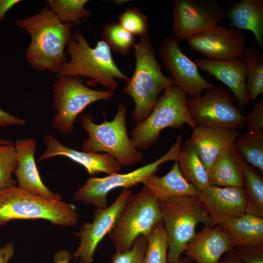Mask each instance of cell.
<instances>
[{
	"label": "cell",
	"mask_w": 263,
	"mask_h": 263,
	"mask_svg": "<svg viewBox=\"0 0 263 263\" xmlns=\"http://www.w3.org/2000/svg\"><path fill=\"white\" fill-rule=\"evenodd\" d=\"M179 42L173 36L165 37L158 50L162 63L175 85L190 98L198 97L203 91L215 88V86L201 75L194 62L181 51Z\"/></svg>",
	"instance_id": "13"
},
{
	"label": "cell",
	"mask_w": 263,
	"mask_h": 263,
	"mask_svg": "<svg viewBox=\"0 0 263 263\" xmlns=\"http://www.w3.org/2000/svg\"><path fill=\"white\" fill-rule=\"evenodd\" d=\"M16 23L31 37L25 54L30 66L57 74L67 61L64 50L72 36L73 26L62 23L48 6Z\"/></svg>",
	"instance_id": "1"
},
{
	"label": "cell",
	"mask_w": 263,
	"mask_h": 263,
	"mask_svg": "<svg viewBox=\"0 0 263 263\" xmlns=\"http://www.w3.org/2000/svg\"><path fill=\"white\" fill-rule=\"evenodd\" d=\"M17 166V154L14 144H0V190L16 186L12 178Z\"/></svg>",
	"instance_id": "34"
},
{
	"label": "cell",
	"mask_w": 263,
	"mask_h": 263,
	"mask_svg": "<svg viewBox=\"0 0 263 263\" xmlns=\"http://www.w3.org/2000/svg\"><path fill=\"white\" fill-rule=\"evenodd\" d=\"M198 199L215 226L245 213L242 187L209 186L200 192Z\"/></svg>",
	"instance_id": "16"
},
{
	"label": "cell",
	"mask_w": 263,
	"mask_h": 263,
	"mask_svg": "<svg viewBox=\"0 0 263 263\" xmlns=\"http://www.w3.org/2000/svg\"><path fill=\"white\" fill-rule=\"evenodd\" d=\"M162 220L158 200L144 186L136 194H132L108 233L115 252L129 250L137 237H147L154 225Z\"/></svg>",
	"instance_id": "8"
},
{
	"label": "cell",
	"mask_w": 263,
	"mask_h": 263,
	"mask_svg": "<svg viewBox=\"0 0 263 263\" xmlns=\"http://www.w3.org/2000/svg\"><path fill=\"white\" fill-rule=\"evenodd\" d=\"M20 1L19 0H0V21L5 19V15L9 10Z\"/></svg>",
	"instance_id": "40"
},
{
	"label": "cell",
	"mask_w": 263,
	"mask_h": 263,
	"mask_svg": "<svg viewBox=\"0 0 263 263\" xmlns=\"http://www.w3.org/2000/svg\"><path fill=\"white\" fill-rule=\"evenodd\" d=\"M143 183L159 201L183 196L198 198L200 194V192L184 178L177 161L164 176L159 177L152 174Z\"/></svg>",
	"instance_id": "23"
},
{
	"label": "cell",
	"mask_w": 263,
	"mask_h": 263,
	"mask_svg": "<svg viewBox=\"0 0 263 263\" xmlns=\"http://www.w3.org/2000/svg\"><path fill=\"white\" fill-rule=\"evenodd\" d=\"M245 164L234 145L227 147L218 156L208 172L210 186L242 187Z\"/></svg>",
	"instance_id": "22"
},
{
	"label": "cell",
	"mask_w": 263,
	"mask_h": 263,
	"mask_svg": "<svg viewBox=\"0 0 263 263\" xmlns=\"http://www.w3.org/2000/svg\"><path fill=\"white\" fill-rule=\"evenodd\" d=\"M72 258V254L68 251L61 249L54 255V263H69Z\"/></svg>",
	"instance_id": "41"
},
{
	"label": "cell",
	"mask_w": 263,
	"mask_h": 263,
	"mask_svg": "<svg viewBox=\"0 0 263 263\" xmlns=\"http://www.w3.org/2000/svg\"><path fill=\"white\" fill-rule=\"evenodd\" d=\"M43 142L45 151L38 158V161L56 156L66 157L83 167L91 175L103 172L108 175L118 173L121 167L110 155L96 152L79 151L68 148L59 142L53 135L46 134Z\"/></svg>",
	"instance_id": "20"
},
{
	"label": "cell",
	"mask_w": 263,
	"mask_h": 263,
	"mask_svg": "<svg viewBox=\"0 0 263 263\" xmlns=\"http://www.w3.org/2000/svg\"><path fill=\"white\" fill-rule=\"evenodd\" d=\"M14 244L9 242L0 248V263H8L14 254Z\"/></svg>",
	"instance_id": "39"
},
{
	"label": "cell",
	"mask_w": 263,
	"mask_h": 263,
	"mask_svg": "<svg viewBox=\"0 0 263 263\" xmlns=\"http://www.w3.org/2000/svg\"><path fill=\"white\" fill-rule=\"evenodd\" d=\"M245 125L247 131L258 132L263 130V96L252 107L245 115Z\"/></svg>",
	"instance_id": "36"
},
{
	"label": "cell",
	"mask_w": 263,
	"mask_h": 263,
	"mask_svg": "<svg viewBox=\"0 0 263 263\" xmlns=\"http://www.w3.org/2000/svg\"><path fill=\"white\" fill-rule=\"evenodd\" d=\"M189 47L207 58L224 60L243 57L246 48L242 31L217 25L187 39Z\"/></svg>",
	"instance_id": "15"
},
{
	"label": "cell",
	"mask_w": 263,
	"mask_h": 263,
	"mask_svg": "<svg viewBox=\"0 0 263 263\" xmlns=\"http://www.w3.org/2000/svg\"><path fill=\"white\" fill-rule=\"evenodd\" d=\"M102 40L111 51L126 56L135 44L136 37L123 28L117 22H108L103 27Z\"/></svg>",
	"instance_id": "32"
},
{
	"label": "cell",
	"mask_w": 263,
	"mask_h": 263,
	"mask_svg": "<svg viewBox=\"0 0 263 263\" xmlns=\"http://www.w3.org/2000/svg\"><path fill=\"white\" fill-rule=\"evenodd\" d=\"M66 47L70 56L57 74V76H82L91 79L114 92L118 87L116 78L128 81L129 77L117 67L112 51L102 40L92 48L79 30H75Z\"/></svg>",
	"instance_id": "3"
},
{
	"label": "cell",
	"mask_w": 263,
	"mask_h": 263,
	"mask_svg": "<svg viewBox=\"0 0 263 263\" xmlns=\"http://www.w3.org/2000/svg\"><path fill=\"white\" fill-rule=\"evenodd\" d=\"M230 25L252 32L259 47L263 46V0H242L226 10Z\"/></svg>",
	"instance_id": "24"
},
{
	"label": "cell",
	"mask_w": 263,
	"mask_h": 263,
	"mask_svg": "<svg viewBox=\"0 0 263 263\" xmlns=\"http://www.w3.org/2000/svg\"><path fill=\"white\" fill-rule=\"evenodd\" d=\"M118 23L134 36L142 37L150 28L148 17L138 7L126 9L118 15Z\"/></svg>",
	"instance_id": "33"
},
{
	"label": "cell",
	"mask_w": 263,
	"mask_h": 263,
	"mask_svg": "<svg viewBox=\"0 0 263 263\" xmlns=\"http://www.w3.org/2000/svg\"><path fill=\"white\" fill-rule=\"evenodd\" d=\"M159 202L169 239L168 260L170 263L181 256L198 224L215 225L197 198L183 196Z\"/></svg>",
	"instance_id": "7"
},
{
	"label": "cell",
	"mask_w": 263,
	"mask_h": 263,
	"mask_svg": "<svg viewBox=\"0 0 263 263\" xmlns=\"http://www.w3.org/2000/svg\"><path fill=\"white\" fill-rule=\"evenodd\" d=\"M187 95L176 85L165 90L147 118L130 132L132 146L137 150L150 148L166 128L181 129L185 124L195 128L197 125L189 113Z\"/></svg>",
	"instance_id": "6"
},
{
	"label": "cell",
	"mask_w": 263,
	"mask_h": 263,
	"mask_svg": "<svg viewBox=\"0 0 263 263\" xmlns=\"http://www.w3.org/2000/svg\"><path fill=\"white\" fill-rule=\"evenodd\" d=\"M233 252L244 263H263V245L237 248Z\"/></svg>",
	"instance_id": "37"
},
{
	"label": "cell",
	"mask_w": 263,
	"mask_h": 263,
	"mask_svg": "<svg viewBox=\"0 0 263 263\" xmlns=\"http://www.w3.org/2000/svg\"><path fill=\"white\" fill-rule=\"evenodd\" d=\"M177 161L184 178L197 190L210 186L208 172L190 139L184 142Z\"/></svg>",
	"instance_id": "26"
},
{
	"label": "cell",
	"mask_w": 263,
	"mask_h": 263,
	"mask_svg": "<svg viewBox=\"0 0 263 263\" xmlns=\"http://www.w3.org/2000/svg\"><path fill=\"white\" fill-rule=\"evenodd\" d=\"M233 250L226 253V254L220 259L218 263H244L236 257Z\"/></svg>",
	"instance_id": "42"
},
{
	"label": "cell",
	"mask_w": 263,
	"mask_h": 263,
	"mask_svg": "<svg viewBox=\"0 0 263 263\" xmlns=\"http://www.w3.org/2000/svg\"><path fill=\"white\" fill-rule=\"evenodd\" d=\"M192 129L189 139L207 172L221 151L233 145L240 134L236 129L200 125Z\"/></svg>",
	"instance_id": "21"
},
{
	"label": "cell",
	"mask_w": 263,
	"mask_h": 263,
	"mask_svg": "<svg viewBox=\"0 0 263 263\" xmlns=\"http://www.w3.org/2000/svg\"><path fill=\"white\" fill-rule=\"evenodd\" d=\"M88 0H48V7L63 23L73 26L90 17L92 12L85 8Z\"/></svg>",
	"instance_id": "30"
},
{
	"label": "cell",
	"mask_w": 263,
	"mask_h": 263,
	"mask_svg": "<svg viewBox=\"0 0 263 263\" xmlns=\"http://www.w3.org/2000/svg\"><path fill=\"white\" fill-rule=\"evenodd\" d=\"M126 113V106L120 103L114 118L111 121L105 120L97 124L94 122L92 114H83L81 122L88 136L83 142V150L105 152L114 158L121 168L140 163L144 156L132 145L127 130Z\"/></svg>",
	"instance_id": "5"
},
{
	"label": "cell",
	"mask_w": 263,
	"mask_h": 263,
	"mask_svg": "<svg viewBox=\"0 0 263 263\" xmlns=\"http://www.w3.org/2000/svg\"><path fill=\"white\" fill-rule=\"evenodd\" d=\"M133 48L135 60L134 73L127 81L122 93L134 101L135 106L131 117L137 124L149 115L159 94L175 84L171 77L162 73L148 33L140 37Z\"/></svg>",
	"instance_id": "2"
},
{
	"label": "cell",
	"mask_w": 263,
	"mask_h": 263,
	"mask_svg": "<svg viewBox=\"0 0 263 263\" xmlns=\"http://www.w3.org/2000/svg\"><path fill=\"white\" fill-rule=\"evenodd\" d=\"M226 17L215 0H176L172 10L173 36L179 41L205 31Z\"/></svg>",
	"instance_id": "12"
},
{
	"label": "cell",
	"mask_w": 263,
	"mask_h": 263,
	"mask_svg": "<svg viewBox=\"0 0 263 263\" xmlns=\"http://www.w3.org/2000/svg\"><path fill=\"white\" fill-rule=\"evenodd\" d=\"M182 134L178 135L169 150L155 161L125 174L118 173L104 177H90L74 194L75 201L93 204L97 208L107 207V194L118 188H129L143 183L159 170V166L168 161H177L182 145Z\"/></svg>",
	"instance_id": "10"
},
{
	"label": "cell",
	"mask_w": 263,
	"mask_h": 263,
	"mask_svg": "<svg viewBox=\"0 0 263 263\" xmlns=\"http://www.w3.org/2000/svg\"><path fill=\"white\" fill-rule=\"evenodd\" d=\"M220 225L230 235L236 248L263 245V218L245 213Z\"/></svg>",
	"instance_id": "25"
},
{
	"label": "cell",
	"mask_w": 263,
	"mask_h": 263,
	"mask_svg": "<svg viewBox=\"0 0 263 263\" xmlns=\"http://www.w3.org/2000/svg\"><path fill=\"white\" fill-rule=\"evenodd\" d=\"M194 62L198 68L215 76L231 90L241 111L247 107L250 102L245 88L247 67L243 57L224 60L198 58Z\"/></svg>",
	"instance_id": "19"
},
{
	"label": "cell",
	"mask_w": 263,
	"mask_h": 263,
	"mask_svg": "<svg viewBox=\"0 0 263 263\" xmlns=\"http://www.w3.org/2000/svg\"><path fill=\"white\" fill-rule=\"evenodd\" d=\"M243 58L247 67L246 94L250 102L263 94V55L256 47H246Z\"/></svg>",
	"instance_id": "28"
},
{
	"label": "cell",
	"mask_w": 263,
	"mask_h": 263,
	"mask_svg": "<svg viewBox=\"0 0 263 263\" xmlns=\"http://www.w3.org/2000/svg\"><path fill=\"white\" fill-rule=\"evenodd\" d=\"M147 243V237L139 236L129 250L123 253L115 252L111 257L112 263H142Z\"/></svg>",
	"instance_id": "35"
},
{
	"label": "cell",
	"mask_w": 263,
	"mask_h": 263,
	"mask_svg": "<svg viewBox=\"0 0 263 263\" xmlns=\"http://www.w3.org/2000/svg\"><path fill=\"white\" fill-rule=\"evenodd\" d=\"M17 154L15 170L18 187L46 199L61 201V196L51 191L43 183L35 161L37 142L34 138L18 139L14 144Z\"/></svg>",
	"instance_id": "17"
},
{
	"label": "cell",
	"mask_w": 263,
	"mask_h": 263,
	"mask_svg": "<svg viewBox=\"0 0 263 263\" xmlns=\"http://www.w3.org/2000/svg\"><path fill=\"white\" fill-rule=\"evenodd\" d=\"M13 144V143H12V142L10 141L6 140H2V139H0V144L6 145V144Z\"/></svg>",
	"instance_id": "45"
},
{
	"label": "cell",
	"mask_w": 263,
	"mask_h": 263,
	"mask_svg": "<svg viewBox=\"0 0 263 263\" xmlns=\"http://www.w3.org/2000/svg\"><path fill=\"white\" fill-rule=\"evenodd\" d=\"M245 200V213L263 218V179L252 166L245 164L242 187Z\"/></svg>",
	"instance_id": "27"
},
{
	"label": "cell",
	"mask_w": 263,
	"mask_h": 263,
	"mask_svg": "<svg viewBox=\"0 0 263 263\" xmlns=\"http://www.w3.org/2000/svg\"><path fill=\"white\" fill-rule=\"evenodd\" d=\"M78 218L73 204L49 200L17 186L0 190V227L16 219H42L70 227L76 225Z\"/></svg>",
	"instance_id": "4"
},
{
	"label": "cell",
	"mask_w": 263,
	"mask_h": 263,
	"mask_svg": "<svg viewBox=\"0 0 263 263\" xmlns=\"http://www.w3.org/2000/svg\"><path fill=\"white\" fill-rule=\"evenodd\" d=\"M235 248L230 235L221 225L205 226L196 232L183 252L196 263H218L222 255Z\"/></svg>",
	"instance_id": "18"
},
{
	"label": "cell",
	"mask_w": 263,
	"mask_h": 263,
	"mask_svg": "<svg viewBox=\"0 0 263 263\" xmlns=\"http://www.w3.org/2000/svg\"><path fill=\"white\" fill-rule=\"evenodd\" d=\"M132 191L124 188L115 201L109 207L97 208L92 222L83 223L75 235L80 239V244L72 258L80 263H93L98 244L113 227L122 208Z\"/></svg>",
	"instance_id": "14"
},
{
	"label": "cell",
	"mask_w": 263,
	"mask_h": 263,
	"mask_svg": "<svg viewBox=\"0 0 263 263\" xmlns=\"http://www.w3.org/2000/svg\"><path fill=\"white\" fill-rule=\"evenodd\" d=\"M27 121L13 116L0 108V127H5L10 125H24Z\"/></svg>",
	"instance_id": "38"
},
{
	"label": "cell",
	"mask_w": 263,
	"mask_h": 263,
	"mask_svg": "<svg viewBox=\"0 0 263 263\" xmlns=\"http://www.w3.org/2000/svg\"><path fill=\"white\" fill-rule=\"evenodd\" d=\"M130 0H113L114 3L117 4V5H122L125 3L128 2Z\"/></svg>",
	"instance_id": "44"
},
{
	"label": "cell",
	"mask_w": 263,
	"mask_h": 263,
	"mask_svg": "<svg viewBox=\"0 0 263 263\" xmlns=\"http://www.w3.org/2000/svg\"><path fill=\"white\" fill-rule=\"evenodd\" d=\"M234 146L246 164L263 171V130L239 134Z\"/></svg>",
	"instance_id": "29"
},
{
	"label": "cell",
	"mask_w": 263,
	"mask_h": 263,
	"mask_svg": "<svg viewBox=\"0 0 263 263\" xmlns=\"http://www.w3.org/2000/svg\"><path fill=\"white\" fill-rule=\"evenodd\" d=\"M82 76H57L53 85V106L57 113L52 120L54 129L63 134L71 133L77 115L89 105L110 100L113 92L97 91L84 84Z\"/></svg>",
	"instance_id": "9"
},
{
	"label": "cell",
	"mask_w": 263,
	"mask_h": 263,
	"mask_svg": "<svg viewBox=\"0 0 263 263\" xmlns=\"http://www.w3.org/2000/svg\"><path fill=\"white\" fill-rule=\"evenodd\" d=\"M147 242L142 263H169V239L162 220L154 225L147 237Z\"/></svg>",
	"instance_id": "31"
},
{
	"label": "cell",
	"mask_w": 263,
	"mask_h": 263,
	"mask_svg": "<svg viewBox=\"0 0 263 263\" xmlns=\"http://www.w3.org/2000/svg\"><path fill=\"white\" fill-rule=\"evenodd\" d=\"M236 100L223 85L187 100L192 119L197 125L238 130L245 125V115L235 105Z\"/></svg>",
	"instance_id": "11"
},
{
	"label": "cell",
	"mask_w": 263,
	"mask_h": 263,
	"mask_svg": "<svg viewBox=\"0 0 263 263\" xmlns=\"http://www.w3.org/2000/svg\"><path fill=\"white\" fill-rule=\"evenodd\" d=\"M191 260L188 257L180 256L177 260L170 263H191Z\"/></svg>",
	"instance_id": "43"
}]
</instances>
